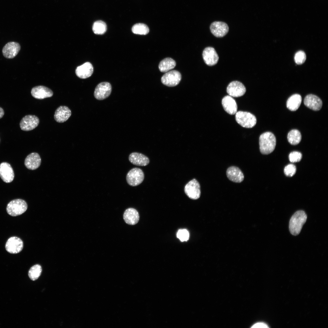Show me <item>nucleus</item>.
I'll return each mask as SVG.
<instances>
[{
  "label": "nucleus",
  "instance_id": "f704fd0d",
  "mask_svg": "<svg viewBox=\"0 0 328 328\" xmlns=\"http://www.w3.org/2000/svg\"><path fill=\"white\" fill-rule=\"evenodd\" d=\"M268 326L266 324L262 323V322H259L254 324L251 327V328H268Z\"/></svg>",
  "mask_w": 328,
  "mask_h": 328
},
{
  "label": "nucleus",
  "instance_id": "6e6552de",
  "mask_svg": "<svg viewBox=\"0 0 328 328\" xmlns=\"http://www.w3.org/2000/svg\"><path fill=\"white\" fill-rule=\"evenodd\" d=\"M111 90V86L109 83L106 82H101L96 87L94 95L97 99L103 100L110 96Z\"/></svg>",
  "mask_w": 328,
  "mask_h": 328
},
{
  "label": "nucleus",
  "instance_id": "f03ea898",
  "mask_svg": "<svg viewBox=\"0 0 328 328\" xmlns=\"http://www.w3.org/2000/svg\"><path fill=\"white\" fill-rule=\"evenodd\" d=\"M259 149L264 155L268 154L274 150L276 139L274 135L270 132H266L261 135L259 138Z\"/></svg>",
  "mask_w": 328,
  "mask_h": 328
},
{
  "label": "nucleus",
  "instance_id": "2f4dec72",
  "mask_svg": "<svg viewBox=\"0 0 328 328\" xmlns=\"http://www.w3.org/2000/svg\"><path fill=\"white\" fill-rule=\"evenodd\" d=\"M177 237L181 241H187L189 237V233L188 231L185 229L179 230L177 233Z\"/></svg>",
  "mask_w": 328,
  "mask_h": 328
},
{
  "label": "nucleus",
  "instance_id": "b1692460",
  "mask_svg": "<svg viewBox=\"0 0 328 328\" xmlns=\"http://www.w3.org/2000/svg\"><path fill=\"white\" fill-rule=\"evenodd\" d=\"M123 218L127 224L134 225L138 223L139 217L138 213L136 209L130 208L125 211L123 214Z\"/></svg>",
  "mask_w": 328,
  "mask_h": 328
},
{
  "label": "nucleus",
  "instance_id": "6ab92c4d",
  "mask_svg": "<svg viewBox=\"0 0 328 328\" xmlns=\"http://www.w3.org/2000/svg\"><path fill=\"white\" fill-rule=\"evenodd\" d=\"M41 163V159L39 154L37 153L32 152L26 157L24 164L27 169L34 170L39 166Z\"/></svg>",
  "mask_w": 328,
  "mask_h": 328
},
{
  "label": "nucleus",
  "instance_id": "c85d7f7f",
  "mask_svg": "<svg viewBox=\"0 0 328 328\" xmlns=\"http://www.w3.org/2000/svg\"><path fill=\"white\" fill-rule=\"evenodd\" d=\"M132 30L134 33L141 35L147 34L149 30L147 26L142 23L135 24L132 27Z\"/></svg>",
  "mask_w": 328,
  "mask_h": 328
},
{
  "label": "nucleus",
  "instance_id": "f3484780",
  "mask_svg": "<svg viewBox=\"0 0 328 328\" xmlns=\"http://www.w3.org/2000/svg\"><path fill=\"white\" fill-rule=\"evenodd\" d=\"M32 95L35 98L43 99L51 97L53 93L49 88L43 86H38L33 87L31 91Z\"/></svg>",
  "mask_w": 328,
  "mask_h": 328
},
{
  "label": "nucleus",
  "instance_id": "4be33fe9",
  "mask_svg": "<svg viewBox=\"0 0 328 328\" xmlns=\"http://www.w3.org/2000/svg\"><path fill=\"white\" fill-rule=\"evenodd\" d=\"M93 67L89 62H87L78 67L75 71L77 76L80 78L85 79L90 77L93 72Z\"/></svg>",
  "mask_w": 328,
  "mask_h": 328
},
{
  "label": "nucleus",
  "instance_id": "f257e3e1",
  "mask_svg": "<svg viewBox=\"0 0 328 328\" xmlns=\"http://www.w3.org/2000/svg\"><path fill=\"white\" fill-rule=\"evenodd\" d=\"M307 218L306 213L302 210L297 211L292 215L289 225V230L292 234L296 236L299 234Z\"/></svg>",
  "mask_w": 328,
  "mask_h": 328
},
{
  "label": "nucleus",
  "instance_id": "a878e982",
  "mask_svg": "<svg viewBox=\"0 0 328 328\" xmlns=\"http://www.w3.org/2000/svg\"><path fill=\"white\" fill-rule=\"evenodd\" d=\"M175 61L170 58H166L162 60L159 65V70L162 72H167L173 69L176 66Z\"/></svg>",
  "mask_w": 328,
  "mask_h": 328
},
{
  "label": "nucleus",
  "instance_id": "7c9ffc66",
  "mask_svg": "<svg viewBox=\"0 0 328 328\" xmlns=\"http://www.w3.org/2000/svg\"><path fill=\"white\" fill-rule=\"evenodd\" d=\"M306 56L305 53L302 51H299L295 54L294 60L295 62L298 64H301L305 61Z\"/></svg>",
  "mask_w": 328,
  "mask_h": 328
},
{
  "label": "nucleus",
  "instance_id": "a211bd4d",
  "mask_svg": "<svg viewBox=\"0 0 328 328\" xmlns=\"http://www.w3.org/2000/svg\"><path fill=\"white\" fill-rule=\"evenodd\" d=\"M227 176L228 179L232 182L240 183L244 179V175L238 167L231 166L229 167L226 171Z\"/></svg>",
  "mask_w": 328,
  "mask_h": 328
},
{
  "label": "nucleus",
  "instance_id": "1a4fd4ad",
  "mask_svg": "<svg viewBox=\"0 0 328 328\" xmlns=\"http://www.w3.org/2000/svg\"><path fill=\"white\" fill-rule=\"evenodd\" d=\"M23 247V243L22 240L16 237H12L7 241L5 248L8 252L16 254L21 252Z\"/></svg>",
  "mask_w": 328,
  "mask_h": 328
},
{
  "label": "nucleus",
  "instance_id": "c756f323",
  "mask_svg": "<svg viewBox=\"0 0 328 328\" xmlns=\"http://www.w3.org/2000/svg\"><path fill=\"white\" fill-rule=\"evenodd\" d=\"M42 271V267L40 265H35L32 267L29 271V277L31 280H35L39 277Z\"/></svg>",
  "mask_w": 328,
  "mask_h": 328
},
{
  "label": "nucleus",
  "instance_id": "412c9836",
  "mask_svg": "<svg viewBox=\"0 0 328 328\" xmlns=\"http://www.w3.org/2000/svg\"><path fill=\"white\" fill-rule=\"evenodd\" d=\"M71 114V111L68 107L64 106H60L56 110L54 114V118L56 122L63 123L67 121Z\"/></svg>",
  "mask_w": 328,
  "mask_h": 328
},
{
  "label": "nucleus",
  "instance_id": "f8f14e48",
  "mask_svg": "<svg viewBox=\"0 0 328 328\" xmlns=\"http://www.w3.org/2000/svg\"><path fill=\"white\" fill-rule=\"evenodd\" d=\"M211 32L215 36L221 37L225 36L228 32L229 27L225 22L220 21H215L210 25Z\"/></svg>",
  "mask_w": 328,
  "mask_h": 328
},
{
  "label": "nucleus",
  "instance_id": "423d86ee",
  "mask_svg": "<svg viewBox=\"0 0 328 328\" xmlns=\"http://www.w3.org/2000/svg\"><path fill=\"white\" fill-rule=\"evenodd\" d=\"M181 79L180 73L176 70L169 71L162 77L161 81L164 85L168 87H174L177 85Z\"/></svg>",
  "mask_w": 328,
  "mask_h": 328
},
{
  "label": "nucleus",
  "instance_id": "9d476101",
  "mask_svg": "<svg viewBox=\"0 0 328 328\" xmlns=\"http://www.w3.org/2000/svg\"><path fill=\"white\" fill-rule=\"evenodd\" d=\"M39 119L34 115H29L22 118L20 123V126L23 131H28L32 130L38 125Z\"/></svg>",
  "mask_w": 328,
  "mask_h": 328
},
{
  "label": "nucleus",
  "instance_id": "0eeeda50",
  "mask_svg": "<svg viewBox=\"0 0 328 328\" xmlns=\"http://www.w3.org/2000/svg\"><path fill=\"white\" fill-rule=\"evenodd\" d=\"M184 191L190 198L193 200L198 199L201 194L199 183L195 179L190 180L185 185Z\"/></svg>",
  "mask_w": 328,
  "mask_h": 328
},
{
  "label": "nucleus",
  "instance_id": "dca6fc26",
  "mask_svg": "<svg viewBox=\"0 0 328 328\" xmlns=\"http://www.w3.org/2000/svg\"><path fill=\"white\" fill-rule=\"evenodd\" d=\"M305 105L315 111L319 110L322 106V102L318 96L312 94L306 95L304 101Z\"/></svg>",
  "mask_w": 328,
  "mask_h": 328
},
{
  "label": "nucleus",
  "instance_id": "9b49d317",
  "mask_svg": "<svg viewBox=\"0 0 328 328\" xmlns=\"http://www.w3.org/2000/svg\"><path fill=\"white\" fill-rule=\"evenodd\" d=\"M246 89L244 85L241 82L234 81L231 82L227 86V92L228 94L234 97H238L243 95Z\"/></svg>",
  "mask_w": 328,
  "mask_h": 328
},
{
  "label": "nucleus",
  "instance_id": "39448f33",
  "mask_svg": "<svg viewBox=\"0 0 328 328\" xmlns=\"http://www.w3.org/2000/svg\"><path fill=\"white\" fill-rule=\"evenodd\" d=\"M144 175L142 170L138 168H134L131 169L127 173L126 181L130 186H135L138 185L144 180Z\"/></svg>",
  "mask_w": 328,
  "mask_h": 328
},
{
  "label": "nucleus",
  "instance_id": "20e7f679",
  "mask_svg": "<svg viewBox=\"0 0 328 328\" xmlns=\"http://www.w3.org/2000/svg\"><path fill=\"white\" fill-rule=\"evenodd\" d=\"M235 119L238 124L247 128L253 127L257 122L256 118L253 114L249 112L241 111L236 113Z\"/></svg>",
  "mask_w": 328,
  "mask_h": 328
},
{
  "label": "nucleus",
  "instance_id": "ddd939ff",
  "mask_svg": "<svg viewBox=\"0 0 328 328\" xmlns=\"http://www.w3.org/2000/svg\"><path fill=\"white\" fill-rule=\"evenodd\" d=\"M203 57L206 64L212 66L216 64L219 60V57L214 49L211 47L206 48L203 50Z\"/></svg>",
  "mask_w": 328,
  "mask_h": 328
},
{
  "label": "nucleus",
  "instance_id": "c9c22d12",
  "mask_svg": "<svg viewBox=\"0 0 328 328\" xmlns=\"http://www.w3.org/2000/svg\"><path fill=\"white\" fill-rule=\"evenodd\" d=\"M4 114V111L3 109L0 107V119L2 118Z\"/></svg>",
  "mask_w": 328,
  "mask_h": 328
},
{
  "label": "nucleus",
  "instance_id": "4468645a",
  "mask_svg": "<svg viewBox=\"0 0 328 328\" xmlns=\"http://www.w3.org/2000/svg\"><path fill=\"white\" fill-rule=\"evenodd\" d=\"M0 177L5 182L9 183L13 180L14 174L10 164L3 162L0 164Z\"/></svg>",
  "mask_w": 328,
  "mask_h": 328
},
{
  "label": "nucleus",
  "instance_id": "473e14b6",
  "mask_svg": "<svg viewBox=\"0 0 328 328\" xmlns=\"http://www.w3.org/2000/svg\"><path fill=\"white\" fill-rule=\"evenodd\" d=\"M296 172V166L293 164H289L284 168V172L285 175L289 177L293 176Z\"/></svg>",
  "mask_w": 328,
  "mask_h": 328
},
{
  "label": "nucleus",
  "instance_id": "72a5a7b5",
  "mask_svg": "<svg viewBox=\"0 0 328 328\" xmlns=\"http://www.w3.org/2000/svg\"><path fill=\"white\" fill-rule=\"evenodd\" d=\"M302 158V154L299 152L293 151L291 152L289 155V159L291 162H299Z\"/></svg>",
  "mask_w": 328,
  "mask_h": 328
},
{
  "label": "nucleus",
  "instance_id": "bb28decb",
  "mask_svg": "<svg viewBox=\"0 0 328 328\" xmlns=\"http://www.w3.org/2000/svg\"><path fill=\"white\" fill-rule=\"evenodd\" d=\"M301 138L300 132L296 129L291 130L288 134L287 138L288 142L293 145H296L298 144L301 141Z\"/></svg>",
  "mask_w": 328,
  "mask_h": 328
},
{
  "label": "nucleus",
  "instance_id": "393cba45",
  "mask_svg": "<svg viewBox=\"0 0 328 328\" xmlns=\"http://www.w3.org/2000/svg\"><path fill=\"white\" fill-rule=\"evenodd\" d=\"M302 100L301 96L295 94L289 97L286 102L287 108L290 110L294 111L297 110L300 106Z\"/></svg>",
  "mask_w": 328,
  "mask_h": 328
},
{
  "label": "nucleus",
  "instance_id": "7ed1b4c3",
  "mask_svg": "<svg viewBox=\"0 0 328 328\" xmlns=\"http://www.w3.org/2000/svg\"><path fill=\"white\" fill-rule=\"evenodd\" d=\"M27 206L26 202L24 200L16 199L12 200L8 203L6 211L10 215L16 216L24 213L27 209Z\"/></svg>",
  "mask_w": 328,
  "mask_h": 328
},
{
  "label": "nucleus",
  "instance_id": "cd10ccee",
  "mask_svg": "<svg viewBox=\"0 0 328 328\" xmlns=\"http://www.w3.org/2000/svg\"><path fill=\"white\" fill-rule=\"evenodd\" d=\"M107 30L106 23L101 20L95 22L93 25L92 30L96 34L102 35L104 34Z\"/></svg>",
  "mask_w": 328,
  "mask_h": 328
},
{
  "label": "nucleus",
  "instance_id": "5701e85b",
  "mask_svg": "<svg viewBox=\"0 0 328 328\" xmlns=\"http://www.w3.org/2000/svg\"><path fill=\"white\" fill-rule=\"evenodd\" d=\"M128 159L132 164L137 166H145L149 162V159L147 156L137 152L131 153L129 156Z\"/></svg>",
  "mask_w": 328,
  "mask_h": 328
},
{
  "label": "nucleus",
  "instance_id": "aec40b11",
  "mask_svg": "<svg viewBox=\"0 0 328 328\" xmlns=\"http://www.w3.org/2000/svg\"><path fill=\"white\" fill-rule=\"evenodd\" d=\"M222 104L224 110L230 114L233 115L237 112V105L234 99L230 96H226L222 100Z\"/></svg>",
  "mask_w": 328,
  "mask_h": 328
},
{
  "label": "nucleus",
  "instance_id": "2eb2a0df",
  "mask_svg": "<svg viewBox=\"0 0 328 328\" xmlns=\"http://www.w3.org/2000/svg\"><path fill=\"white\" fill-rule=\"evenodd\" d=\"M20 49L19 44L16 42H11L7 43L3 47L2 52L4 56L8 59L14 58Z\"/></svg>",
  "mask_w": 328,
  "mask_h": 328
}]
</instances>
